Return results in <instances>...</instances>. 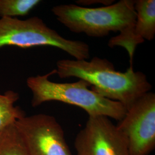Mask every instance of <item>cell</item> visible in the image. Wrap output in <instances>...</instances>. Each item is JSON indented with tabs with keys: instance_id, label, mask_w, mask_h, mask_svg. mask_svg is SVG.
<instances>
[{
	"instance_id": "obj_1",
	"label": "cell",
	"mask_w": 155,
	"mask_h": 155,
	"mask_svg": "<svg viewBox=\"0 0 155 155\" xmlns=\"http://www.w3.org/2000/svg\"><path fill=\"white\" fill-rule=\"evenodd\" d=\"M56 66L59 77L84 80L95 93L121 104L127 110L152 88L144 73L134 71L132 66L125 72L118 71L105 58L95 56L90 61L61 59L57 61Z\"/></svg>"
},
{
	"instance_id": "obj_2",
	"label": "cell",
	"mask_w": 155,
	"mask_h": 155,
	"mask_svg": "<svg viewBox=\"0 0 155 155\" xmlns=\"http://www.w3.org/2000/svg\"><path fill=\"white\" fill-rule=\"evenodd\" d=\"M56 70L44 75L30 77L27 84L32 93L31 105L37 107L49 101H59L76 106L85 111L89 116H105L121 120L127 110L121 104L105 98L89 89L87 82L79 79L73 83H55L49 80Z\"/></svg>"
},
{
	"instance_id": "obj_3",
	"label": "cell",
	"mask_w": 155,
	"mask_h": 155,
	"mask_svg": "<svg viewBox=\"0 0 155 155\" xmlns=\"http://www.w3.org/2000/svg\"><path fill=\"white\" fill-rule=\"evenodd\" d=\"M133 0H120L108 6L89 8L75 4L54 6L52 12L70 31L101 38L121 32L134 25L136 13Z\"/></svg>"
},
{
	"instance_id": "obj_4",
	"label": "cell",
	"mask_w": 155,
	"mask_h": 155,
	"mask_svg": "<svg viewBox=\"0 0 155 155\" xmlns=\"http://www.w3.org/2000/svg\"><path fill=\"white\" fill-rule=\"evenodd\" d=\"M7 45L22 48L51 46L63 50L76 60L90 58V47L86 43L63 38L37 16L24 20L1 18L0 48Z\"/></svg>"
},
{
	"instance_id": "obj_5",
	"label": "cell",
	"mask_w": 155,
	"mask_h": 155,
	"mask_svg": "<svg viewBox=\"0 0 155 155\" xmlns=\"http://www.w3.org/2000/svg\"><path fill=\"white\" fill-rule=\"evenodd\" d=\"M127 139L130 155H150L155 148V94L137 100L117 125Z\"/></svg>"
},
{
	"instance_id": "obj_6",
	"label": "cell",
	"mask_w": 155,
	"mask_h": 155,
	"mask_svg": "<svg viewBox=\"0 0 155 155\" xmlns=\"http://www.w3.org/2000/svg\"><path fill=\"white\" fill-rule=\"evenodd\" d=\"M29 155H72L60 124L54 117L38 114L15 122Z\"/></svg>"
},
{
	"instance_id": "obj_7",
	"label": "cell",
	"mask_w": 155,
	"mask_h": 155,
	"mask_svg": "<svg viewBox=\"0 0 155 155\" xmlns=\"http://www.w3.org/2000/svg\"><path fill=\"white\" fill-rule=\"evenodd\" d=\"M74 147L77 155H130L126 137L105 116H89Z\"/></svg>"
},
{
	"instance_id": "obj_8",
	"label": "cell",
	"mask_w": 155,
	"mask_h": 155,
	"mask_svg": "<svg viewBox=\"0 0 155 155\" xmlns=\"http://www.w3.org/2000/svg\"><path fill=\"white\" fill-rule=\"evenodd\" d=\"M134 2L136 18L133 33L143 43L145 40H153L155 36V1L136 0Z\"/></svg>"
},
{
	"instance_id": "obj_9",
	"label": "cell",
	"mask_w": 155,
	"mask_h": 155,
	"mask_svg": "<svg viewBox=\"0 0 155 155\" xmlns=\"http://www.w3.org/2000/svg\"><path fill=\"white\" fill-rule=\"evenodd\" d=\"M0 155H29L15 124L0 130Z\"/></svg>"
},
{
	"instance_id": "obj_10",
	"label": "cell",
	"mask_w": 155,
	"mask_h": 155,
	"mask_svg": "<svg viewBox=\"0 0 155 155\" xmlns=\"http://www.w3.org/2000/svg\"><path fill=\"white\" fill-rule=\"evenodd\" d=\"M19 98L18 93L11 90L0 94V130L25 117L24 111L14 106Z\"/></svg>"
},
{
	"instance_id": "obj_11",
	"label": "cell",
	"mask_w": 155,
	"mask_h": 155,
	"mask_svg": "<svg viewBox=\"0 0 155 155\" xmlns=\"http://www.w3.org/2000/svg\"><path fill=\"white\" fill-rule=\"evenodd\" d=\"M40 2V0H0V17L26 16Z\"/></svg>"
},
{
	"instance_id": "obj_12",
	"label": "cell",
	"mask_w": 155,
	"mask_h": 155,
	"mask_svg": "<svg viewBox=\"0 0 155 155\" xmlns=\"http://www.w3.org/2000/svg\"><path fill=\"white\" fill-rule=\"evenodd\" d=\"M78 4L81 5V6L86 7L87 6L93 5V4H103L104 6L110 5L115 2L114 0H78L75 1Z\"/></svg>"
}]
</instances>
